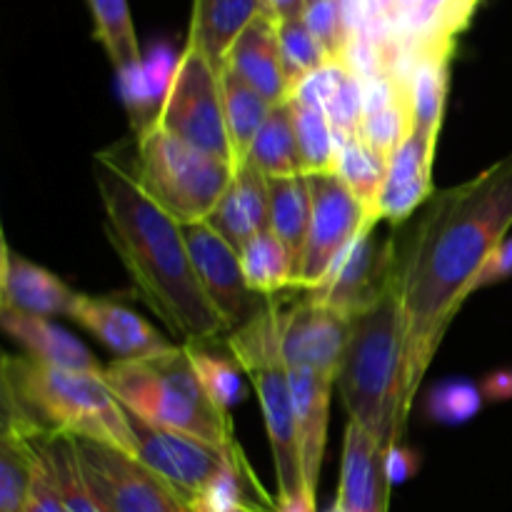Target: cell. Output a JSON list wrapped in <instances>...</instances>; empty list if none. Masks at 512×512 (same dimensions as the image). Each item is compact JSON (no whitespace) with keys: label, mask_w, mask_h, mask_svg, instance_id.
I'll return each mask as SVG.
<instances>
[{"label":"cell","mask_w":512,"mask_h":512,"mask_svg":"<svg viewBox=\"0 0 512 512\" xmlns=\"http://www.w3.org/2000/svg\"><path fill=\"white\" fill-rule=\"evenodd\" d=\"M0 323H3L5 333L28 353V358L38 360V363L75 370V373L105 375V368H100L95 355L73 333L60 328L50 318L0 305Z\"/></svg>","instance_id":"20"},{"label":"cell","mask_w":512,"mask_h":512,"mask_svg":"<svg viewBox=\"0 0 512 512\" xmlns=\"http://www.w3.org/2000/svg\"><path fill=\"white\" fill-rule=\"evenodd\" d=\"M512 278V238H505L503 243L498 245L490 260L485 263L483 273L478 275V283H475V290L488 288V285L503 283V280Z\"/></svg>","instance_id":"40"},{"label":"cell","mask_w":512,"mask_h":512,"mask_svg":"<svg viewBox=\"0 0 512 512\" xmlns=\"http://www.w3.org/2000/svg\"><path fill=\"white\" fill-rule=\"evenodd\" d=\"M238 512H275V510H260V508H245V510H238Z\"/></svg>","instance_id":"42"},{"label":"cell","mask_w":512,"mask_h":512,"mask_svg":"<svg viewBox=\"0 0 512 512\" xmlns=\"http://www.w3.org/2000/svg\"><path fill=\"white\" fill-rule=\"evenodd\" d=\"M375 225L360 230L318 288L305 290L310 298L345 318H355L378 305L398 285L400 255L395 240L375 238Z\"/></svg>","instance_id":"11"},{"label":"cell","mask_w":512,"mask_h":512,"mask_svg":"<svg viewBox=\"0 0 512 512\" xmlns=\"http://www.w3.org/2000/svg\"><path fill=\"white\" fill-rule=\"evenodd\" d=\"M35 473V440L0 433V512H25Z\"/></svg>","instance_id":"33"},{"label":"cell","mask_w":512,"mask_h":512,"mask_svg":"<svg viewBox=\"0 0 512 512\" xmlns=\"http://www.w3.org/2000/svg\"><path fill=\"white\" fill-rule=\"evenodd\" d=\"M275 512H318V508H315V495L303 493L295 495V498H278Z\"/></svg>","instance_id":"41"},{"label":"cell","mask_w":512,"mask_h":512,"mask_svg":"<svg viewBox=\"0 0 512 512\" xmlns=\"http://www.w3.org/2000/svg\"><path fill=\"white\" fill-rule=\"evenodd\" d=\"M80 293H75L68 283L50 273L43 265L15 253L3 240V258H0V305L23 310L43 318H73L75 303Z\"/></svg>","instance_id":"18"},{"label":"cell","mask_w":512,"mask_h":512,"mask_svg":"<svg viewBox=\"0 0 512 512\" xmlns=\"http://www.w3.org/2000/svg\"><path fill=\"white\" fill-rule=\"evenodd\" d=\"M270 183V230L293 253L295 263L305 248L310 228V188L303 173L288 178H268ZM298 268V265H295Z\"/></svg>","instance_id":"26"},{"label":"cell","mask_w":512,"mask_h":512,"mask_svg":"<svg viewBox=\"0 0 512 512\" xmlns=\"http://www.w3.org/2000/svg\"><path fill=\"white\" fill-rule=\"evenodd\" d=\"M153 123L230 168L243 165L228 133L220 70L193 43H185Z\"/></svg>","instance_id":"8"},{"label":"cell","mask_w":512,"mask_h":512,"mask_svg":"<svg viewBox=\"0 0 512 512\" xmlns=\"http://www.w3.org/2000/svg\"><path fill=\"white\" fill-rule=\"evenodd\" d=\"M185 350H188V358L193 363L195 375L203 383L205 393L220 410L230 413V408L238 405L245 395L243 378H240L243 368L235 363V358H220V355L205 350L203 345L185 343Z\"/></svg>","instance_id":"35"},{"label":"cell","mask_w":512,"mask_h":512,"mask_svg":"<svg viewBox=\"0 0 512 512\" xmlns=\"http://www.w3.org/2000/svg\"><path fill=\"white\" fill-rule=\"evenodd\" d=\"M28 440L78 438L138 458L128 410L105 375L53 368L33 358H3V428Z\"/></svg>","instance_id":"3"},{"label":"cell","mask_w":512,"mask_h":512,"mask_svg":"<svg viewBox=\"0 0 512 512\" xmlns=\"http://www.w3.org/2000/svg\"><path fill=\"white\" fill-rule=\"evenodd\" d=\"M73 443L85 488L103 512H190L178 490L143 460L93 440Z\"/></svg>","instance_id":"9"},{"label":"cell","mask_w":512,"mask_h":512,"mask_svg":"<svg viewBox=\"0 0 512 512\" xmlns=\"http://www.w3.org/2000/svg\"><path fill=\"white\" fill-rule=\"evenodd\" d=\"M278 25V43H280V55H283L285 75H288L290 90H298V85L303 83L308 75H313L315 70H320L323 65L333 63L330 55L325 53L323 45L318 43L310 28L305 25L303 18H290L280 20ZM293 98V95H290Z\"/></svg>","instance_id":"34"},{"label":"cell","mask_w":512,"mask_h":512,"mask_svg":"<svg viewBox=\"0 0 512 512\" xmlns=\"http://www.w3.org/2000/svg\"><path fill=\"white\" fill-rule=\"evenodd\" d=\"M448 50H425L415 53L413 70H410V103H413V120L418 128L440 130L443 128L445 95H448Z\"/></svg>","instance_id":"30"},{"label":"cell","mask_w":512,"mask_h":512,"mask_svg":"<svg viewBox=\"0 0 512 512\" xmlns=\"http://www.w3.org/2000/svg\"><path fill=\"white\" fill-rule=\"evenodd\" d=\"M388 453L378 440L348 420L343 438L338 505L345 512H388Z\"/></svg>","instance_id":"17"},{"label":"cell","mask_w":512,"mask_h":512,"mask_svg":"<svg viewBox=\"0 0 512 512\" xmlns=\"http://www.w3.org/2000/svg\"><path fill=\"white\" fill-rule=\"evenodd\" d=\"M512 228V153L465 183L433 195L400 255L405 318V398L413 408L445 333L478 275Z\"/></svg>","instance_id":"1"},{"label":"cell","mask_w":512,"mask_h":512,"mask_svg":"<svg viewBox=\"0 0 512 512\" xmlns=\"http://www.w3.org/2000/svg\"><path fill=\"white\" fill-rule=\"evenodd\" d=\"M388 165L390 160L380 155L363 135L338 138L335 175L348 185L373 220H380V195L388 178Z\"/></svg>","instance_id":"25"},{"label":"cell","mask_w":512,"mask_h":512,"mask_svg":"<svg viewBox=\"0 0 512 512\" xmlns=\"http://www.w3.org/2000/svg\"><path fill=\"white\" fill-rule=\"evenodd\" d=\"M220 80H223L225 120H228L230 140H233L238 160L245 163L255 138H258L260 128H263L270 110H273V103H270L263 93H258L253 85L245 83L243 78H238L233 70H220Z\"/></svg>","instance_id":"27"},{"label":"cell","mask_w":512,"mask_h":512,"mask_svg":"<svg viewBox=\"0 0 512 512\" xmlns=\"http://www.w3.org/2000/svg\"><path fill=\"white\" fill-rule=\"evenodd\" d=\"M295 95L318 103L328 115L338 138L360 135V123H363L365 113V88L363 80L343 60H333L308 75L298 85L293 98Z\"/></svg>","instance_id":"23"},{"label":"cell","mask_w":512,"mask_h":512,"mask_svg":"<svg viewBox=\"0 0 512 512\" xmlns=\"http://www.w3.org/2000/svg\"><path fill=\"white\" fill-rule=\"evenodd\" d=\"M95 23V38L108 53L118 75L128 78L140 68V45L135 38L128 0H88Z\"/></svg>","instance_id":"32"},{"label":"cell","mask_w":512,"mask_h":512,"mask_svg":"<svg viewBox=\"0 0 512 512\" xmlns=\"http://www.w3.org/2000/svg\"><path fill=\"white\" fill-rule=\"evenodd\" d=\"M348 335L350 318L318 303L308 293L288 310L280 308V355L288 370H310L338 383Z\"/></svg>","instance_id":"14"},{"label":"cell","mask_w":512,"mask_h":512,"mask_svg":"<svg viewBox=\"0 0 512 512\" xmlns=\"http://www.w3.org/2000/svg\"><path fill=\"white\" fill-rule=\"evenodd\" d=\"M263 13H265V0H263Z\"/></svg>","instance_id":"44"},{"label":"cell","mask_w":512,"mask_h":512,"mask_svg":"<svg viewBox=\"0 0 512 512\" xmlns=\"http://www.w3.org/2000/svg\"><path fill=\"white\" fill-rule=\"evenodd\" d=\"M338 383L350 420L368 430L383 453L390 455L403 438L410 415L405 398V318L398 285L378 305L350 318Z\"/></svg>","instance_id":"4"},{"label":"cell","mask_w":512,"mask_h":512,"mask_svg":"<svg viewBox=\"0 0 512 512\" xmlns=\"http://www.w3.org/2000/svg\"><path fill=\"white\" fill-rule=\"evenodd\" d=\"M290 390H293L295 425H298L300 460H303L305 488L318 493L320 468H323L325 440H328L330 420V390L333 380L320 378L310 370L290 368Z\"/></svg>","instance_id":"22"},{"label":"cell","mask_w":512,"mask_h":512,"mask_svg":"<svg viewBox=\"0 0 512 512\" xmlns=\"http://www.w3.org/2000/svg\"><path fill=\"white\" fill-rule=\"evenodd\" d=\"M293 110L295 138H298L300 168L303 175L335 173V158H338V135L330 125L328 115L318 103L305 98H290Z\"/></svg>","instance_id":"29"},{"label":"cell","mask_w":512,"mask_h":512,"mask_svg":"<svg viewBox=\"0 0 512 512\" xmlns=\"http://www.w3.org/2000/svg\"><path fill=\"white\" fill-rule=\"evenodd\" d=\"M45 440H35L33 488H30L28 508H25V512H65L63 493H60L58 478H55L53 460H50Z\"/></svg>","instance_id":"39"},{"label":"cell","mask_w":512,"mask_h":512,"mask_svg":"<svg viewBox=\"0 0 512 512\" xmlns=\"http://www.w3.org/2000/svg\"><path fill=\"white\" fill-rule=\"evenodd\" d=\"M73 320L105 345L118 360H145L170 353L178 345L158 333L145 318L128 305L110 298L80 293Z\"/></svg>","instance_id":"15"},{"label":"cell","mask_w":512,"mask_h":512,"mask_svg":"<svg viewBox=\"0 0 512 512\" xmlns=\"http://www.w3.org/2000/svg\"><path fill=\"white\" fill-rule=\"evenodd\" d=\"M263 13V0H193L188 43L223 70L235 38Z\"/></svg>","instance_id":"24"},{"label":"cell","mask_w":512,"mask_h":512,"mask_svg":"<svg viewBox=\"0 0 512 512\" xmlns=\"http://www.w3.org/2000/svg\"><path fill=\"white\" fill-rule=\"evenodd\" d=\"M440 130H425L413 125L403 145L393 153L388 165L383 195H380V220L400 225L433 195V160Z\"/></svg>","instance_id":"16"},{"label":"cell","mask_w":512,"mask_h":512,"mask_svg":"<svg viewBox=\"0 0 512 512\" xmlns=\"http://www.w3.org/2000/svg\"><path fill=\"white\" fill-rule=\"evenodd\" d=\"M223 68L233 70L238 78L253 85L273 105L288 103L290 95H293L288 75H285L283 55H280L278 25L268 15H258L235 38Z\"/></svg>","instance_id":"19"},{"label":"cell","mask_w":512,"mask_h":512,"mask_svg":"<svg viewBox=\"0 0 512 512\" xmlns=\"http://www.w3.org/2000/svg\"><path fill=\"white\" fill-rule=\"evenodd\" d=\"M310 33L318 38L330 60H343L350 45V30L345 23L343 5L340 0H313L303 15Z\"/></svg>","instance_id":"37"},{"label":"cell","mask_w":512,"mask_h":512,"mask_svg":"<svg viewBox=\"0 0 512 512\" xmlns=\"http://www.w3.org/2000/svg\"><path fill=\"white\" fill-rule=\"evenodd\" d=\"M130 415V413H128ZM135 440H138V460L150 470L168 480L185 503H193L223 470L245 465L243 450L223 448L188 433L155 428L130 415Z\"/></svg>","instance_id":"12"},{"label":"cell","mask_w":512,"mask_h":512,"mask_svg":"<svg viewBox=\"0 0 512 512\" xmlns=\"http://www.w3.org/2000/svg\"><path fill=\"white\" fill-rule=\"evenodd\" d=\"M105 383L120 405L143 423L238 448L230 413L205 393L185 345L158 358L115 360L105 368Z\"/></svg>","instance_id":"5"},{"label":"cell","mask_w":512,"mask_h":512,"mask_svg":"<svg viewBox=\"0 0 512 512\" xmlns=\"http://www.w3.org/2000/svg\"><path fill=\"white\" fill-rule=\"evenodd\" d=\"M310 3H313V0H310Z\"/></svg>","instance_id":"45"},{"label":"cell","mask_w":512,"mask_h":512,"mask_svg":"<svg viewBox=\"0 0 512 512\" xmlns=\"http://www.w3.org/2000/svg\"><path fill=\"white\" fill-rule=\"evenodd\" d=\"M310 188V228L295 268V288L315 290L340 255L373 220L335 173L305 175Z\"/></svg>","instance_id":"10"},{"label":"cell","mask_w":512,"mask_h":512,"mask_svg":"<svg viewBox=\"0 0 512 512\" xmlns=\"http://www.w3.org/2000/svg\"><path fill=\"white\" fill-rule=\"evenodd\" d=\"M480 408H483L480 390L470 383H458V380L438 385L428 398L430 418L443 425L468 423L470 418L478 415Z\"/></svg>","instance_id":"38"},{"label":"cell","mask_w":512,"mask_h":512,"mask_svg":"<svg viewBox=\"0 0 512 512\" xmlns=\"http://www.w3.org/2000/svg\"><path fill=\"white\" fill-rule=\"evenodd\" d=\"M45 445H48L55 478H58L60 493H63L65 512H103L93 500V495L88 493V488H85L83 475H80L78 468V455H75L73 438L58 435V438L45 440Z\"/></svg>","instance_id":"36"},{"label":"cell","mask_w":512,"mask_h":512,"mask_svg":"<svg viewBox=\"0 0 512 512\" xmlns=\"http://www.w3.org/2000/svg\"><path fill=\"white\" fill-rule=\"evenodd\" d=\"M228 348L258 393L278 475V498L310 493L303 478L290 375L280 355V303L275 295L250 323L230 333Z\"/></svg>","instance_id":"6"},{"label":"cell","mask_w":512,"mask_h":512,"mask_svg":"<svg viewBox=\"0 0 512 512\" xmlns=\"http://www.w3.org/2000/svg\"><path fill=\"white\" fill-rule=\"evenodd\" d=\"M93 173L105 210V235L140 300L183 345L213 343L228 333L200 285L183 225L153 203L110 153L95 155Z\"/></svg>","instance_id":"2"},{"label":"cell","mask_w":512,"mask_h":512,"mask_svg":"<svg viewBox=\"0 0 512 512\" xmlns=\"http://www.w3.org/2000/svg\"><path fill=\"white\" fill-rule=\"evenodd\" d=\"M245 160L268 178H288V175L303 173L290 103L273 105Z\"/></svg>","instance_id":"28"},{"label":"cell","mask_w":512,"mask_h":512,"mask_svg":"<svg viewBox=\"0 0 512 512\" xmlns=\"http://www.w3.org/2000/svg\"><path fill=\"white\" fill-rule=\"evenodd\" d=\"M183 233L200 285L223 318L228 333L243 328L265 308L270 295L265 298L250 290L240 265V253L218 230L210 228L208 223H195L183 225Z\"/></svg>","instance_id":"13"},{"label":"cell","mask_w":512,"mask_h":512,"mask_svg":"<svg viewBox=\"0 0 512 512\" xmlns=\"http://www.w3.org/2000/svg\"><path fill=\"white\" fill-rule=\"evenodd\" d=\"M205 223L218 230L235 250H243L258 233L270 228V183L245 160L235 173L228 193Z\"/></svg>","instance_id":"21"},{"label":"cell","mask_w":512,"mask_h":512,"mask_svg":"<svg viewBox=\"0 0 512 512\" xmlns=\"http://www.w3.org/2000/svg\"><path fill=\"white\" fill-rule=\"evenodd\" d=\"M328 512H345V510H343V508H340V505H338V503H335V505H333V508H330Z\"/></svg>","instance_id":"43"},{"label":"cell","mask_w":512,"mask_h":512,"mask_svg":"<svg viewBox=\"0 0 512 512\" xmlns=\"http://www.w3.org/2000/svg\"><path fill=\"white\" fill-rule=\"evenodd\" d=\"M238 170L150 120L138 138L133 178L153 203L180 225L205 223Z\"/></svg>","instance_id":"7"},{"label":"cell","mask_w":512,"mask_h":512,"mask_svg":"<svg viewBox=\"0 0 512 512\" xmlns=\"http://www.w3.org/2000/svg\"><path fill=\"white\" fill-rule=\"evenodd\" d=\"M245 280L260 295H275L295 283V258L273 230H263L240 250Z\"/></svg>","instance_id":"31"}]
</instances>
